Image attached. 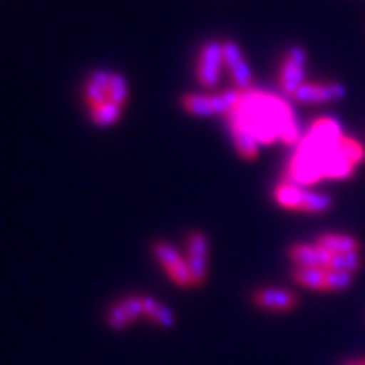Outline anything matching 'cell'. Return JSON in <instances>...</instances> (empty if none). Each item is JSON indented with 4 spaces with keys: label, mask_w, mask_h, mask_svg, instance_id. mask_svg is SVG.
<instances>
[{
    "label": "cell",
    "mask_w": 365,
    "mask_h": 365,
    "mask_svg": "<svg viewBox=\"0 0 365 365\" xmlns=\"http://www.w3.org/2000/svg\"><path fill=\"white\" fill-rule=\"evenodd\" d=\"M300 195H302V187L299 185H292V182H284V185H278L274 189V199L280 207L292 209L297 211L300 203Z\"/></svg>",
    "instance_id": "5bb4252c"
},
{
    "label": "cell",
    "mask_w": 365,
    "mask_h": 365,
    "mask_svg": "<svg viewBox=\"0 0 365 365\" xmlns=\"http://www.w3.org/2000/svg\"><path fill=\"white\" fill-rule=\"evenodd\" d=\"M317 244L321 248H325L331 254H351L361 250V242L355 240L353 235L345 234H325L317 240Z\"/></svg>",
    "instance_id": "8fae6325"
},
{
    "label": "cell",
    "mask_w": 365,
    "mask_h": 365,
    "mask_svg": "<svg viewBox=\"0 0 365 365\" xmlns=\"http://www.w3.org/2000/svg\"><path fill=\"white\" fill-rule=\"evenodd\" d=\"M230 116L246 124L258 143L270 144L280 138L290 144L297 143L300 136L290 106L262 91H242V100Z\"/></svg>",
    "instance_id": "6da1fadb"
},
{
    "label": "cell",
    "mask_w": 365,
    "mask_h": 365,
    "mask_svg": "<svg viewBox=\"0 0 365 365\" xmlns=\"http://www.w3.org/2000/svg\"><path fill=\"white\" fill-rule=\"evenodd\" d=\"M126 100H128V83H126V79L122 78L120 73H112V76H110V91H108V102H112V104L124 108Z\"/></svg>",
    "instance_id": "ffe728a7"
},
{
    "label": "cell",
    "mask_w": 365,
    "mask_h": 365,
    "mask_svg": "<svg viewBox=\"0 0 365 365\" xmlns=\"http://www.w3.org/2000/svg\"><path fill=\"white\" fill-rule=\"evenodd\" d=\"M110 71H96L91 73L88 83H86V91H83V98H86V104L88 108H98L108 102V91H110Z\"/></svg>",
    "instance_id": "30bf717a"
},
{
    "label": "cell",
    "mask_w": 365,
    "mask_h": 365,
    "mask_svg": "<svg viewBox=\"0 0 365 365\" xmlns=\"http://www.w3.org/2000/svg\"><path fill=\"white\" fill-rule=\"evenodd\" d=\"M90 116L93 124H98V126H112L114 122H118V118L122 116V108L112 102H106L98 108H91Z\"/></svg>",
    "instance_id": "2e32d148"
},
{
    "label": "cell",
    "mask_w": 365,
    "mask_h": 365,
    "mask_svg": "<svg viewBox=\"0 0 365 365\" xmlns=\"http://www.w3.org/2000/svg\"><path fill=\"white\" fill-rule=\"evenodd\" d=\"M333 205V199L325 193H314V191H307L302 189V195H300V203L297 211H304V213H327Z\"/></svg>",
    "instance_id": "7c38bea8"
},
{
    "label": "cell",
    "mask_w": 365,
    "mask_h": 365,
    "mask_svg": "<svg viewBox=\"0 0 365 365\" xmlns=\"http://www.w3.org/2000/svg\"><path fill=\"white\" fill-rule=\"evenodd\" d=\"M361 268V256L359 252H351V254H333L331 264L327 270H339V272H357Z\"/></svg>",
    "instance_id": "ac0fdd59"
},
{
    "label": "cell",
    "mask_w": 365,
    "mask_h": 365,
    "mask_svg": "<svg viewBox=\"0 0 365 365\" xmlns=\"http://www.w3.org/2000/svg\"><path fill=\"white\" fill-rule=\"evenodd\" d=\"M187 266L193 287H201L207 278V235L201 232H191L187 237Z\"/></svg>",
    "instance_id": "8992f818"
},
{
    "label": "cell",
    "mask_w": 365,
    "mask_h": 365,
    "mask_svg": "<svg viewBox=\"0 0 365 365\" xmlns=\"http://www.w3.org/2000/svg\"><path fill=\"white\" fill-rule=\"evenodd\" d=\"M297 268H329L333 254L321 248L319 244H297L288 252Z\"/></svg>",
    "instance_id": "ba28073f"
},
{
    "label": "cell",
    "mask_w": 365,
    "mask_h": 365,
    "mask_svg": "<svg viewBox=\"0 0 365 365\" xmlns=\"http://www.w3.org/2000/svg\"><path fill=\"white\" fill-rule=\"evenodd\" d=\"M345 88L337 81H319V83H304L299 90L294 91L292 100L299 104L314 106V104H327V102H339L345 98Z\"/></svg>",
    "instance_id": "5b68a950"
},
{
    "label": "cell",
    "mask_w": 365,
    "mask_h": 365,
    "mask_svg": "<svg viewBox=\"0 0 365 365\" xmlns=\"http://www.w3.org/2000/svg\"><path fill=\"white\" fill-rule=\"evenodd\" d=\"M132 323H134V319H132L130 311L126 309L124 300H120V302L110 307V311H108V325L112 327V329L122 331V329H126Z\"/></svg>",
    "instance_id": "d6986e66"
},
{
    "label": "cell",
    "mask_w": 365,
    "mask_h": 365,
    "mask_svg": "<svg viewBox=\"0 0 365 365\" xmlns=\"http://www.w3.org/2000/svg\"><path fill=\"white\" fill-rule=\"evenodd\" d=\"M225 67L223 59V43L220 41H209L201 47L199 59H197V81L205 90H215L222 79V69Z\"/></svg>",
    "instance_id": "7a4b0ae2"
},
{
    "label": "cell",
    "mask_w": 365,
    "mask_h": 365,
    "mask_svg": "<svg viewBox=\"0 0 365 365\" xmlns=\"http://www.w3.org/2000/svg\"><path fill=\"white\" fill-rule=\"evenodd\" d=\"M144 300V317H148L150 321H155L157 325L160 327H173L175 323V317H173V311L163 307L158 300L150 299V297H143Z\"/></svg>",
    "instance_id": "9a60e30c"
},
{
    "label": "cell",
    "mask_w": 365,
    "mask_h": 365,
    "mask_svg": "<svg viewBox=\"0 0 365 365\" xmlns=\"http://www.w3.org/2000/svg\"><path fill=\"white\" fill-rule=\"evenodd\" d=\"M345 365H359V361H347Z\"/></svg>",
    "instance_id": "7402d4cb"
},
{
    "label": "cell",
    "mask_w": 365,
    "mask_h": 365,
    "mask_svg": "<svg viewBox=\"0 0 365 365\" xmlns=\"http://www.w3.org/2000/svg\"><path fill=\"white\" fill-rule=\"evenodd\" d=\"M325 274L327 268H294L292 278L300 287L311 288V290H325Z\"/></svg>",
    "instance_id": "4fadbf2b"
},
{
    "label": "cell",
    "mask_w": 365,
    "mask_h": 365,
    "mask_svg": "<svg viewBox=\"0 0 365 365\" xmlns=\"http://www.w3.org/2000/svg\"><path fill=\"white\" fill-rule=\"evenodd\" d=\"M227 71L232 73V79L235 83V90L250 91L252 90V69H250L246 57H242L240 61H235L234 66L227 67Z\"/></svg>",
    "instance_id": "e0dca14e"
},
{
    "label": "cell",
    "mask_w": 365,
    "mask_h": 365,
    "mask_svg": "<svg viewBox=\"0 0 365 365\" xmlns=\"http://www.w3.org/2000/svg\"><path fill=\"white\" fill-rule=\"evenodd\" d=\"M153 252L157 256V260L160 262V266L165 268V272L169 274V278L179 284V287H193V278L189 272L187 260H182L181 254L173 248L167 242H157L153 246Z\"/></svg>",
    "instance_id": "277c9868"
},
{
    "label": "cell",
    "mask_w": 365,
    "mask_h": 365,
    "mask_svg": "<svg viewBox=\"0 0 365 365\" xmlns=\"http://www.w3.org/2000/svg\"><path fill=\"white\" fill-rule=\"evenodd\" d=\"M304 83H307V51L302 47H290L284 53V59L280 66L278 86L284 93L294 96V91Z\"/></svg>",
    "instance_id": "3957f363"
},
{
    "label": "cell",
    "mask_w": 365,
    "mask_h": 365,
    "mask_svg": "<svg viewBox=\"0 0 365 365\" xmlns=\"http://www.w3.org/2000/svg\"><path fill=\"white\" fill-rule=\"evenodd\" d=\"M227 124H230V130H232V136H234V144L235 148H237V153L244 158H248V160L258 157V144L260 143L248 130V126L242 124L235 116H227Z\"/></svg>",
    "instance_id": "9c48e42d"
},
{
    "label": "cell",
    "mask_w": 365,
    "mask_h": 365,
    "mask_svg": "<svg viewBox=\"0 0 365 365\" xmlns=\"http://www.w3.org/2000/svg\"><path fill=\"white\" fill-rule=\"evenodd\" d=\"M351 280H353V274L339 272V270H327L325 290H331V292L345 290V288L351 287Z\"/></svg>",
    "instance_id": "44dd1931"
},
{
    "label": "cell",
    "mask_w": 365,
    "mask_h": 365,
    "mask_svg": "<svg viewBox=\"0 0 365 365\" xmlns=\"http://www.w3.org/2000/svg\"><path fill=\"white\" fill-rule=\"evenodd\" d=\"M359 365H365V359H359Z\"/></svg>",
    "instance_id": "603a6c76"
},
{
    "label": "cell",
    "mask_w": 365,
    "mask_h": 365,
    "mask_svg": "<svg viewBox=\"0 0 365 365\" xmlns=\"http://www.w3.org/2000/svg\"><path fill=\"white\" fill-rule=\"evenodd\" d=\"M254 304L270 313H290L299 307V299L294 292L284 288H260L254 292Z\"/></svg>",
    "instance_id": "52a82bcc"
}]
</instances>
